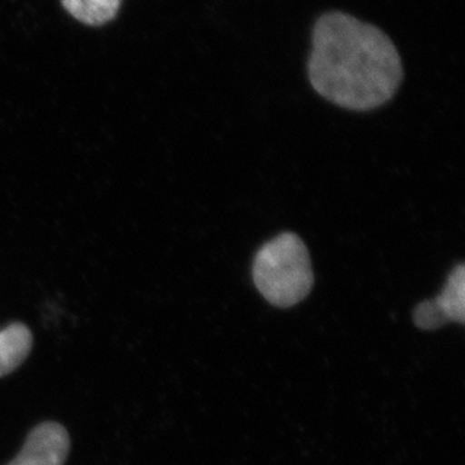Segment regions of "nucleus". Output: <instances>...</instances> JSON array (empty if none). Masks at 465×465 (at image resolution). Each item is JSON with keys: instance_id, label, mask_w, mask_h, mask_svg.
I'll return each instance as SVG.
<instances>
[{"instance_id": "1", "label": "nucleus", "mask_w": 465, "mask_h": 465, "mask_svg": "<svg viewBox=\"0 0 465 465\" xmlns=\"http://www.w3.org/2000/svg\"><path fill=\"white\" fill-rule=\"evenodd\" d=\"M312 45V86L334 104L357 112L377 109L400 88V53L372 25L348 14H325L316 22Z\"/></svg>"}, {"instance_id": "2", "label": "nucleus", "mask_w": 465, "mask_h": 465, "mask_svg": "<svg viewBox=\"0 0 465 465\" xmlns=\"http://www.w3.org/2000/svg\"><path fill=\"white\" fill-rule=\"evenodd\" d=\"M253 281L268 303L291 308L313 286L308 247L295 233L283 232L265 242L255 256Z\"/></svg>"}, {"instance_id": "3", "label": "nucleus", "mask_w": 465, "mask_h": 465, "mask_svg": "<svg viewBox=\"0 0 465 465\" xmlns=\"http://www.w3.org/2000/svg\"><path fill=\"white\" fill-rule=\"evenodd\" d=\"M70 453V435L64 426L45 421L27 437L22 452L8 465H64Z\"/></svg>"}, {"instance_id": "4", "label": "nucleus", "mask_w": 465, "mask_h": 465, "mask_svg": "<svg viewBox=\"0 0 465 465\" xmlns=\"http://www.w3.org/2000/svg\"><path fill=\"white\" fill-rule=\"evenodd\" d=\"M31 330L26 325L15 322L0 330V377L14 372L31 354Z\"/></svg>"}, {"instance_id": "5", "label": "nucleus", "mask_w": 465, "mask_h": 465, "mask_svg": "<svg viewBox=\"0 0 465 465\" xmlns=\"http://www.w3.org/2000/svg\"><path fill=\"white\" fill-rule=\"evenodd\" d=\"M123 0H62L64 8L89 26H102L114 20Z\"/></svg>"}, {"instance_id": "6", "label": "nucleus", "mask_w": 465, "mask_h": 465, "mask_svg": "<svg viewBox=\"0 0 465 465\" xmlns=\"http://www.w3.org/2000/svg\"><path fill=\"white\" fill-rule=\"evenodd\" d=\"M440 308L443 311L448 321H455L464 324L465 321V268L460 263L453 268L450 276L446 281L444 290L437 297Z\"/></svg>"}, {"instance_id": "7", "label": "nucleus", "mask_w": 465, "mask_h": 465, "mask_svg": "<svg viewBox=\"0 0 465 465\" xmlns=\"http://www.w3.org/2000/svg\"><path fill=\"white\" fill-rule=\"evenodd\" d=\"M414 322L421 330H435L448 322L437 299L421 302L414 311Z\"/></svg>"}]
</instances>
